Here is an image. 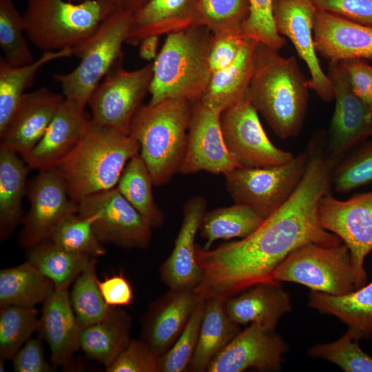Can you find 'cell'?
Instances as JSON below:
<instances>
[{
  "instance_id": "50",
  "label": "cell",
  "mask_w": 372,
  "mask_h": 372,
  "mask_svg": "<svg viewBox=\"0 0 372 372\" xmlns=\"http://www.w3.org/2000/svg\"><path fill=\"white\" fill-rule=\"evenodd\" d=\"M339 63L345 71L353 91L372 107V66L363 59H349Z\"/></svg>"
},
{
  "instance_id": "51",
  "label": "cell",
  "mask_w": 372,
  "mask_h": 372,
  "mask_svg": "<svg viewBox=\"0 0 372 372\" xmlns=\"http://www.w3.org/2000/svg\"><path fill=\"white\" fill-rule=\"evenodd\" d=\"M99 290L105 302L110 307L130 305L134 300V292L129 280L121 271L98 280Z\"/></svg>"
},
{
  "instance_id": "10",
  "label": "cell",
  "mask_w": 372,
  "mask_h": 372,
  "mask_svg": "<svg viewBox=\"0 0 372 372\" xmlns=\"http://www.w3.org/2000/svg\"><path fill=\"white\" fill-rule=\"evenodd\" d=\"M121 56L94 90L87 105L92 120L130 134L132 121L149 91L152 63L135 70L122 65Z\"/></svg>"
},
{
  "instance_id": "6",
  "label": "cell",
  "mask_w": 372,
  "mask_h": 372,
  "mask_svg": "<svg viewBox=\"0 0 372 372\" xmlns=\"http://www.w3.org/2000/svg\"><path fill=\"white\" fill-rule=\"evenodd\" d=\"M116 10L107 0H28L25 32L43 52L72 49L74 54Z\"/></svg>"
},
{
  "instance_id": "48",
  "label": "cell",
  "mask_w": 372,
  "mask_h": 372,
  "mask_svg": "<svg viewBox=\"0 0 372 372\" xmlns=\"http://www.w3.org/2000/svg\"><path fill=\"white\" fill-rule=\"evenodd\" d=\"M318 10L372 26V0H312Z\"/></svg>"
},
{
  "instance_id": "8",
  "label": "cell",
  "mask_w": 372,
  "mask_h": 372,
  "mask_svg": "<svg viewBox=\"0 0 372 372\" xmlns=\"http://www.w3.org/2000/svg\"><path fill=\"white\" fill-rule=\"evenodd\" d=\"M272 279L302 285L334 296L356 289V278L347 245L308 243L290 253L276 268Z\"/></svg>"
},
{
  "instance_id": "18",
  "label": "cell",
  "mask_w": 372,
  "mask_h": 372,
  "mask_svg": "<svg viewBox=\"0 0 372 372\" xmlns=\"http://www.w3.org/2000/svg\"><path fill=\"white\" fill-rule=\"evenodd\" d=\"M220 114L200 101L193 104L180 174L205 171L225 174L237 167L224 142Z\"/></svg>"
},
{
  "instance_id": "28",
  "label": "cell",
  "mask_w": 372,
  "mask_h": 372,
  "mask_svg": "<svg viewBox=\"0 0 372 372\" xmlns=\"http://www.w3.org/2000/svg\"><path fill=\"white\" fill-rule=\"evenodd\" d=\"M308 306L337 318L358 340L372 337V281L340 296L311 290Z\"/></svg>"
},
{
  "instance_id": "4",
  "label": "cell",
  "mask_w": 372,
  "mask_h": 372,
  "mask_svg": "<svg viewBox=\"0 0 372 372\" xmlns=\"http://www.w3.org/2000/svg\"><path fill=\"white\" fill-rule=\"evenodd\" d=\"M167 35L152 63L149 104L169 99L194 103L211 76L209 58L214 34L205 26L193 25Z\"/></svg>"
},
{
  "instance_id": "20",
  "label": "cell",
  "mask_w": 372,
  "mask_h": 372,
  "mask_svg": "<svg viewBox=\"0 0 372 372\" xmlns=\"http://www.w3.org/2000/svg\"><path fill=\"white\" fill-rule=\"evenodd\" d=\"M207 205L205 198L195 196L183 206V221L173 250L160 268L161 280L169 289L194 290L201 280L195 239Z\"/></svg>"
},
{
  "instance_id": "39",
  "label": "cell",
  "mask_w": 372,
  "mask_h": 372,
  "mask_svg": "<svg viewBox=\"0 0 372 372\" xmlns=\"http://www.w3.org/2000/svg\"><path fill=\"white\" fill-rule=\"evenodd\" d=\"M93 218L74 212L63 218L52 233L50 240L73 252L97 258L106 252L93 229Z\"/></svg>"
},
{
  "instance_id": "42",
  "label": "cell",
  "mask_w": 372,
  "mask_h": 372,
  "mask_svg": "<svg viewBox=\"0 0 372 372\" xmlns=\"http://www.w3.org/2000/svg\"><path fill=\"white\" fill-rule=\"evenodd\" d=\"M24 32L23 16L13 0H0V46L3 57L11 65L20 66L34 61Z\"/></svg>"
},
{
  "instance_id": "52",
  "label": "cell",
  "mask_w": 372,
  "mask_h": 372,
  "mask_svg": "<svg viewBox=\"0 0 372 372\" xmlns=\"http://www.w3.org/2000/svg\"><path fill=\"white\" fill-rule=\"evenodd\" d=\"M159 37V36L153 35L141 41L138 52L142 59L149 61L156 59L158 54Z\"/></svg>"
},
{
  "instance_id": "47",
  "label": "cell",
  "mask_w": 372,
  "mask_h": 372,
  "mask_svg": "<svg viewBox=\"0 0 372 372\" xmlns=\"http://www.w3.org/2000/svg\"><path fill=\"white\" fill-rule=\"evenodd\" d=\"M246 41L239 32L214 34L209 58L211 72L231 65L237 58Z\"/></svg>"
},
{
  "instance_id": "41",
  "label": "cell",
  "mask_w": 372,
  "mask_h": 372,
  "mask_svg": "<svg viewBox=\"0 0 372 372\" xmlns=\"http://www.w3.org/2000/svg\"><path fill=\"white\" fill-rule=\"evenodd\" d=\"M332 187L347 194L372 184V140H365L349 151L334 167Z\"/></svg>"
},
{
  "instance_id": "3",
  "label": "cell",
  "mask_w": 372,
  "mask_h": 372,
  "mask_svg": "<svg viewBox=\"0 0 372 372\" xmlns=\"http://www.w3.org/2000/svg\"><path fill=\"white\" fill-rule=\"evenodd\" d=\"M139 151L131 135L96 123L89 116L78 142L56 168L78 205L85 197L115 187L127 163Z\"/></svg>"
},
{
  "instance_id": "19",
  "label": "cell",
  "mask_w": 372,
  "mask_h": 372,
  "mask_svg": "<svg viewBox=\"0 0 372 372\" xmlns=\"http://www.w3.org/2000/svg\"><path fill=\"white\" fill-rule=\"evenodd\" d=\"M64 98L46 87L25 93L0 134V148L21 156L32 149L43 136Z\"/></svg>"
},
{
  "instance_id": "9",
  "label": "cell",
  "mask_w": 372,
  "mask_h": 372,
  "mask_svg": "<svg viewBox=\"0 0 372 372\" xmlns=\"http://www.w3.org/2000/svg\"><path fill=\"white\" fill-rule=\"evenodd\" d=\"M307 158L305 148L282 165L236 167L224 174L227 189L235 203L247 205L266 218L293 194L303 176Z\"/></svg>"
},
{
  "instance_id": "35",
  "label": "cell",
  "mask_w": 372,
  "mask_h": 372,
  "mask_svg": "<svg viewBox=\"0 0 372 372\" xmlns=\"http://www.w3.org/2000/svg\"><path fill=\"white\" fill-rule=\"evenodd\" d=\"M27 258L53 282L55 289H68L92 257L68 251L48 240L28 249Z\"/></svg>"
},
{
  "instance_id": "55",
  "label": "cell",
  "mask_w": 372,
  "mask_h": 372,
  "mask_svg": "<svg viewBox=\"0 0 372 372\" xmlns=\"http://www.w3.org/2000/svg\"><path fill=\"white\" fill-rule=\"evenodd\" d=\"M68 1H72V2H80V1H82L83 0H68Z\"/></svg>"
},
{
  "instance_id": "25",
  "label": "cell",
  "mask_w": 372,
  "mask_h": 372,
  "mask_svg": "<svg viewBox=\"0 0 372 372\" xmlns=\"http://www.w3.org/2000/svg\"><path fill=\"white\" fill-rule=\"evenodd\" d=\"M225 306L229 318L238 325L256 322L273 329L292 310L289 294L276 280L254 285L227 298Z\"/></svg>"
},
{
  "instance_id": "40",
  "label": "cell",
  "mask_w": 372,
  "mask_h": 372,
  "mask_svg": "<svg viewBox=\"0 0 372 372\" xmlns=\"http://www.w3.org/2000/svg\"><path fill=\"white\" fill-rule=\"evenodd\" d=\"M249 14V0H198L196 25L214 34L239 32Z\"/></svg>"
},
{
  "instance_id": "26",
  "label": "cell",
  "mask_w": 372,
  "mask_h": 372,
  "mask_svg": "<svg viewBox=\"0 0 372 372\" xmlns=\"http://www.w3.org/2000/svg\"><path fill=\"white\" fill-rule=\"evenodd\" d=\"M198 0H149L133 13L125 43L136 45L149 36L196 25Z\"/></svg>"
},
{
  "instance_id": "32",
  "label": "cell",
  "mask_w": 372,
  "mask_h": 372,
  "mask_svg": "<svg viewBox=\"0 0 372 372\" xmlns=\"http://www.w3.org/2000/svg\"><path fill=\"white\" fill-rule=\"evenodd\" d=\"M55 290L53 282L28 260L0 271V306L32 308Z\"/></svg>"
},
{
  "instance_id": "37",
  "label": "cell",
  "mask_w": 372,
  "mask_h": 372,
  "mask_svg": "<svg viewBox=\"0 0 372 372\" xmlns=\"http://www.w3.org/2000/svg\"><path fill=\"white\" fill-rule=\"evenodd\" d=\"M96 258L92 257L86 268L75 279L70 299L81 329L104 318L112 307L104 301L96 273Z\"/></svg>"
},
{
  "instance_id": "49",
  "label": "cell",
  "mask_w": 372,
  "mask_h": 372,
  "mask_svg": "<svg viewBox=\"0 0 372 372\" xmlns=\"http://www.w3.org/2000/svg\"><path fill=\"white\" fill-rule=\"evenodd\" d=\"M41 338H30L14 354L13 369L16 372H50L51 365L45 360Z\"/></svg>"
},
{
  "instance_id": "5",
  "label": "cell",
  "mask_w": 372,
  "mask_h": 372,
  "mask_svg": "<svg viewBox=\"0 0 372 372\" xmlns=\"http://www.w3.org/2000/svg\"><path fill=\"white\" fill-rule=\"evenodd\" d=\"M192 103L169 99L141 106L130 125V135L139 143V154L154 186L167 183L179 172L187 147Z\"/></svg>"
},
{
  "instance_id": "23",
  "label": "cell",
  "mask_w": 372,
  "mask_h": 372,
  "mask_svg": "<svg viewBox=\"0 0 372 372\" xmlns=\"http://www.w3.org/2000/svg\"><path fill=\"white\" fill-rule=\"evenodd\" d=\"M85 105L64 98L40 141L21 156L30 169L54 167L78 142L89 116Z\"/></svg>"
},
{
  "instance_id": "44",
  "label": "cell",
  "mask_w": 372,
  "mask_h": 372,
  "mask_svg": "<svg viewBox=\"0 0 372 372\" xmlns=\"http://www.w3.org/2000/svg\"><path fill=\"white\" fill-rule=\"evenodd\" d=\"M205 301L202 297L174 345L159 356L158 372L187 371L196 347Z\"/></svg>"
},
{
  "instance_id": "11",
  "label": "cell",
  "mask_w": 372,
  "mask_h": 372,
  "mask_svg": "<svg viewBox=\"0 0 372 372\" xmlns=\"http://www.w3.org/2000/svg\"><path fill=\"white\" fill-rule=\"evenodd\" d=\"M220 127L227 149L237 167H275L286 164L295 157L291 152L271 143L247 94L222 112Z\"/></svg>"
},
{
  "instance_id": "14",
  "label": "cell",
  "mask_w": 372,
  "mask_h": 372,
  "mask_svg": "<svg viewBox=\"0 0 372 372\" xmlns=\"http://www.w3.org/2000/svg\"><path fill=\"white\" fill-rule=\"evenodd\" d=\"M327 75L335 100L326 132V152L334 167L353 148L372 137V107L353 91L339 63L329 62Z\"/></svg>"
},
{
  "instance_id": "21",
  "label": "cell",
  "mask_w": 372,
  "mask_h": 372,
  "mask_svg": "<svg viewBox=\"0 0 372 372\" xmlns=\"http://www.w3.org/2000/svg\"><path fill=\"white\" fill-rule=\"evenodd\" d=\"M313 36L316 52L329 62L372 60V26L317 9Z\"/></svg>"
},
{
  "instance_id": "24",
  "label": "cell",
  "mask_w": 372,
  "mask_h": 372,
  "mask_svg": "<svg viewBox=\"0 0 372 372\" xmlns=\"http://www.w3.org/2000/svg\"><path fill=\"white\" fill-rule=\"evenodd\" d=\"M39 336L48 344L51 362L63 366L80 349L81 328L73 311L68 289H55L43 304L39 318Z\"/></svg>"
},
{
  "instance_id": "46",
  "label": "cell",
  "mask_w": 372,
  "mask_h": 372,
  "mask_svg": "<svg viewBox=\"0 0 372 372\" xmlns=\"http://www.w3.org/2000/svg\"><path fill=\"white\" fill-rule=\"evenodd\" d=\"M158 358L143 339L131 340L115 360L105 368L107 372H158Z\"/></svg>"
},
{
  "instance_id": "53",
  "label": "cell",
  "mask_w": 372,
  "mask_h": 372,
  "mask_svg": "<svg viewBox=\"0 0 372 372\" xmlns=\"http://www.w3.org/2000/svg\"><path fill=\"white\" fill-rule=\"evenodd\" d=\"M116 10L127 11L134 13L141 8L149 0H107Z\"/></svg>"
},
{
  "instance_id": "36",
  "label": "cell",
  "mask_w": 372,
  "mask_h": 372,
  "mask_svg": "<svg viewBox=\"0 0 372 372\" xmlns=\"http://www.w3.org/2000/svg\"><path fill=\"white\" fill-rule=\"evenodd\" d=\"M153 185L150 172L138 154L127 163L116 187L153 227H159L164 224L165 217L154 201Z\"/></svg>"
},
{
  "instance_id": "38",
  "label": "cell",
  "mask_w": 372,
  "mask_h": 372,
  "mask_svg": "<svg viewBox=\"0 0 372 372\" xmlns=\"http://www.w3.org/2000/svg\"><path fill=\"white\" fill-rule=\"evenodd\" d=\"M39 313L34 307L6 306L0 310V356L12 359L39 328Z\"/></svg>"
},
{
  "instance_id": "30",
  "label": "cell",
  "mask_w": 372,
  "mask_h": 372,
  "mask_svg": "<svg viewBox=\"0 0 372 372\" xmlns=\"http://www.w3.org/2000/svg\"><path fill=\"white\" fill-rule=\"evenodd\" d=\"M225 299L207 298L198 339L189 371L204 372L213 358L240 331L238 324L228 316Z\"/></svg>"
},
{
  "instance_id": "27",
  "label": "cell",
  "mask_w": 372,
  "mask_h": 372,
  "mask_svg": "<svg viewBox=\"0 0 372 372\" xmlns=\"http://www.w3.org/2000/svg\"><path fill=\"white\" fill-rule=\"evenodd\" d=\"M132 318L120 307H112L102 320L81 329L79 348L105 368L110 366L131 340Z\"/></svg>"
},
{
  "instance_id": "33",
  "label": "cell",
  "mask_w": 372,
  "mask_h": 372,
  "mask_svg": "<svg viewBox=\"0 0 372 372\" xmlns=\"http://www.w3.org/2000/svg\"><path fill=\"white\" fill-rule=\"evenodd\" d=\"M74 55L72 49L45 52L36 61L20 66L0 59V134L8 125L25 90L32 84L38 71L48 63Z\"/></svg>"
},
{
  "instance_id": "31",
  "label": "cell",
  "mask_w": 372,
  "mask_h": 372,
  "mask_svg": "<svg viewBox=\"0 0 372 372\" xmlns=\"http://www.w3.org/2000/svg\"><path fill=\"white\" fill-rule=\"evenodd\" d=\"M30 169L18 154L0 148V238H9L25 216L22 200Z\"/></svg>"
},
{
  "instance_id": "2",
  "label": "cell",
  "mask_w": 372,
  "mask_h": 372,
  "mask_svg": "<svg viewBox=\"0 0 372 372\" xmlns=\"http://www.w3.org/2000/svg\"><path fill=\"white\" fill-rule=\"evenodd\" d=\"M309 89L308 80L294 56L285 58L278 51L256 43L247 96L279 138L295 137L301 131Z\"/></svg>"
},
{
  "instance_id": "22",
  "label": "cell",
  "mask_w": 372,
  "mask_h": 372,
  "mask_svg": "<svg viewBox=\"0 0 372 372\" xmlns=\"http://www.w3.org/2000/svg\"><path fill=\"white\" fill-rule=\"evenodd\" d=\"M201 298L194 290L169 289L151 304L143 320L142 339L157 355L174 345Z\"/></svg>"
},
{
  "instance_id": "13",
  "label": "cell",
  "mask_w": 372,
  "mask_h": 372,
  "mask_svg": "<svg viewBox=\"0 0 372 372\" xmlns=\"http://www.w3.org/2000/svg\"><path fill=\"white\" fill-rule=\"evenodd\" d=\"M77 212L93 218V229L101 243L125 249H147L153 227L116 187L82 199Z\"/></svg>"
},
{
  "instance_id": "1",
  "label": "cell",
  "mask_w": 372,
  "mask_h": 372,
  "mask_svg": "<svg viewBox=\"0 0 372 372\" xmlns=\"http://www.w3.org/2000/svg\"><path fill=\"white\" fill-rule=\"evenodd\" d=\"M325 135L317 132L306 149L303 176L291 196L251 235L214 249L196 245L202 278L194 291L205 298L227 299L254 285L275 281L272 273L293 250L308 243H342L318 219L322 198L332 187L334 166L325 149Z\"/></svg>"
},
{
  "instance_id": "34",
  "label": "cell",
  "mask_w": 372,
  "mask_h": 372,
  "mask_svg": "<svg viewBox=\"0 0 372 372\" xmlns=\"http://www.w3.org/2000/svg\"><path fill=\"white\" fill-rule=\"evenodd\" d=\"M265 219L255 210L239 203L206 211L199 229L206 241L203 248L209 249L217 240L245 238L254 232Z\"/></svg>"
},
{
  "instance_id": "16",
  "label": "cell",
  "mask_w": 372,
  "mask_h": 372,
  "mask_svg": "<svg viewBox=\"0 0 372 372\" xmlns=\"http://www.w3.org/2000/svg\"><path fill=\"white\" fill-rule=\"evenodd\" d=\"M316 10L312 0H272V14L277 32L291 41L298 56L305 62L311 74L308 80L309 89L329 103L334 99L333 87L320 66L313 43Z\"/></svg>"
},
{
  "instance_id": "7",
  "label": "cell",
  "mask_w": 372,
  "mask_h": 372,
  "mask_svg": "<svg viewBox=\"0 0 372 372\" xmlns=\"http://www.w3.org/2000/svg\"><path fill=\"white\" fill-rule=\"evenodd\" d=\"M133 13L116 10L99 25L92 36L74 55L79 65L66 74H54L53 79L61 87L65 98L87 105L94 90L123 56Z\"/></svg>"
},
{
  "instance_id": "54",
  "label": "cell",
  "mask_w": 372,
  "mask_h": 372,
  "mask_svg": "<svg viewBox=\"0 0 372 372\" xmlns=\"http://www.w3.org/2000/svg\"><path fill=\"white\" fill-rule=\"evenodd\" d=\"M3 359L1 358L0 359V371L1 372H4L5 371V366H4V363H3Z\"/></svg>"
},
{
  "instance_id": "29",
  "label": "cell",
  "mask_w": 372,
  "mask_h": 372,
  "mask_svg": "<svg viewBox=\"0 0 372 372\" xmlns=\"http://www.w3.org/2000/svg\"><path fill=\"white\" fill-rule=\"evenodd\" d=\"M256 43L247 39L231 65L211 74L200 101L222 113L245 97L254 74Z\"/></svg>"
},
{
  "instance_id": "45",
  "label": "cell",
  "mask_w": 372,
  "mask_h": 372,
  "mask_svg": "<svg viewBox=\"0 0 372 372\" xmlns=\"http://www.w3.org/2000/svg\"><path fill=\"white\" fill-rule=\"evenodd\" d=\"M246 39L279 51L286 44L276 30L272 14V0H249V14L240 30Z\"/></svg>"
},
{
  "instance_id": "12",
  "label": "cell",
  "mask_w": 372,
  "mask_h": 372,
  "mask_svg": "<svg viewBox=\"0 0 372 372\" xmlns=\"http://www.w3.org/2000/svg\"><path fill=\"white\" fill-rule=\"evenodd\" d=\"M331 192L320 200L319 222L348 247L357 289L366 284L364 263L372 251V191L355 194L346 200L335 198Z\"/></svg>"
},
{
  "instance_id": "15",
  "label": "cell",
  "mask_w": 372,
  "mask_h": 372,
  "mask_svg": "<svg viewBox=\"0 0 372 372\" xmlns=\"http://www.w3.org/2000/svg\"><path fill=\"white\" fill-rule=\"evenodd\" d=\"M30 208L25 215L19 242L30 249L50 239L56 225L66 216L77 212L65 182L56 168L39 170L27 185Z\"/></svg>"
},
{
  "instance_id": "17",
  "label": "cell",
  "mask_w": 372,
  "mask_h": 372,
  "mask_svg": "<svg viewBox=\"0 0 372 372\" xmlns=\"http://www.w3.org/2000/svg\"><path fill=\"white\" fill-rule=\"evenodd\" d=\"M289 349L276 329L252 322L213 358L207 371H280L283 355Z\"/></svg>"
},
{
  "instance_id": "43",
  "label": "cell",
  "mask_w": 372,
  "mask_h": 372,
  "mask_svg": "<svg viewBox=\"0 0 372 372\" xmlns=\"http://www.w3.org/2000/svg\"><path fill=\"white\" fill-rule=\"evenodd\" d=\"M358 342L348 329L335 341L311 347L307 355L332 362L344 372H372V357L361 349Z\"/></svg>"
}]
</instances>
